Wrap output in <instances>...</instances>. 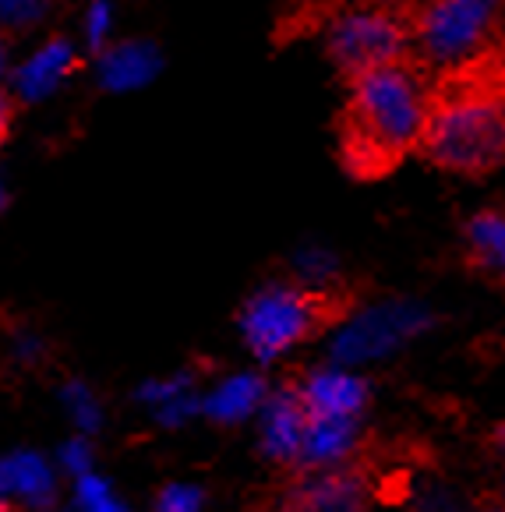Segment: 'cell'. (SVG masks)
<instances>
[{"label":"cell","instance_id":"obj_1","mask_svg":"<svg viewBox=\"0 0 505 512\" xmlns=\"http://www.w3.org/2000/svg\"><path fill=\"white\" fill-rule=\"evenodd\" d=\"M417 156L442 174L484 181L505 166V46L435 71Z\"/></svg>","mask_w":505,"mask_h":512},{"label":"cell","instance_id":"obj_2","mask_svg":"<svg viewBox=\"0 0 505 512\" xmlns=\"http://www.w3.org/2000/svg\"><path fill=\"white\" fill-rule=\"evenodd\" d=\"M431 71L417 57L385 64L347 85L336 113V159L357 184L389 181L424 135Z\"/></svg>","mask_w":505,"mask_h":512},{"label":"cell","instance_id":"obj_3","mask_svg":"<svg viewBox=\"0 0 505 512\" xmlns=\"http://www.w3.org/2000/svg\"><path fill=\"white\" fill-rule=\"evenodd\" d=\"M368 301L361 279L325 283H272L241 308V336L258 361H276L287 350L343 329Z\"/></svg>","mask_w":505,"mask_h":512},{"label":"cell","instance_id":"obj_4","mask_svg":"<svg viewBox=\"0 0 505 512\" xmlns=\"http://www.w3.org/2000/svg\"><path fill=\"white\" fill-rule=\"evenodd\" d=\"M414 57L435 71L505 46V0H424L410 11Z\"/></svg>","mask_w":505,"mask_h":512},{"label":"cell","instance_id":"obj_5","mask_svg":"<svg viewBox=\"0 0 505 512\" xmlns=\"http://www.w3.org/2000/svg\"><path fill=\"white\" fill-rule=\"evenodd\" d=\"M325 53L347 85L375 68L414 57L410 15L371 4H343L325 22Z\"/></svg>","mask_w":505,"mask_h":512},{"label":"cell","instance_id":"obj_6","mask_svg":"<svg viewBox=\"0 0 505 512\" xmlns=\"http://www.w3.org/2000/svg\"><path fill=\"white\" fill-rule=\"evenodd\" d=\"M375 502V460L371 438L340 467L290 470L279 484L251 502L248 512H371Z\"/></svg>","mask_w":505,"mask_h":512},{"label":"cell","instance_id":"obj_7","mask_svg":"<svg viewBox=\"0 0 505 512\" xmlns=\"http://www.w3.org/2000/svg\"><path fill=\"white\" fill-rule=\"evenodd\" d=\"M456 262L470 279L505 294V202L481 205L463 219Z\"/></svg>","mask_w":505,"mask_h":512},{"label":"cell","instance_id":"obj_8","mask_svg":"<svg viewBox=\"0 0 505 512\" xmlns=\"http://www.w3.org/2000/svg\"><path fill=\"white\" fill-rule=\"evenodd\" d=\"M308 407H304L301 392L294 382H283L269 400H265L262 417V452L272 463L287 470H297L304 449V435H308Z\"/></svg>","mask_w":505,"mask_h":512},{"label":"cell","instance_id":"obj_9","mask_svg":"<svg viewBox=\"0 0 505 512\" xmlns=\"http://www.w3.org/2000/svg\"><path fill=\"white\" fill-rule=\"evenodd\" d=\"M301 392L308 417H347L361 421L371 407V389L364 378L347 371H304L301 378H290Z\"/></svg>","mask_w":505,"mask_h":512},{"label":"cell","instance_id":"obj_10","mask_svg":"<svg viewBox=\"0 0 505 512\" xmlns=\"http://www.w3.org/2000/svg\"><path fill=\"white\" fill-rule=\"evenodd\" d=\"M75 71V46L68 39H46L43 46L25 57L15 71V92L22 99H43L50 96L64 78Z\"/></svg>","mask_w":505,"mask_h":512},{"label":"cell","instance_id":"obj_11","mask_svg":"<svg viewBox=\"0 0 505 512\" xmlns=\"http://www.w3.org/2000/svg\"><path fill=\"white\" fill-rule=\"evenodd\" d=\"M159 71V50L145 39H128V43L106 46L99 57V82L110 92H128L145 85Z\"/></svg>","mask_w":505,"mask_h":512},{"label":"cell","instance_id":"obj_12","mask_svg":"<svg viewBox=\"0 0 505 512\" xmlns=\"http://www.w3.org/2000/svg\"><path fill=\"white\" fill-rule=\"evenodd\" d=\"M417 318L410 308H392L382 311V315H371L350 332L347 339H340V357L350 361V357H371V354H382V347H396L403 336L417 329Z\"/></svg>","mask_w":505,"mask_h":512},{"label":"cell","instance_id":"obj_13","mask_svg":"<svg viewBox=\"0 0 505 512\" xmlns=\"http://www.w3.org/2000/svg\"><path fill=\"white\" fill-rule=\"evenodd\" d=\"M265 400H269V389H265L262 378L258 375H237V378H230L216 396H212L209 414L223 424H237L241 417H248L251 410Z\"/></svg>","mask_w":505,"mask_h":512},{"label":"cell","instance_id":"obj_14","mask_svg":"<svg viewBox=\"0 0 505 512\" xmlns=\"http://www.w3.org/2000/svg\"><path fill=\"white\" fill-rule=\"evenodd\" d=\"M0 491H18L29 502H46L50 498V474L32 456H18L11 463H0Z\"/></svg>","mask_w":505,"mask_h":512},{"label":"cell","instance_id":"obj_15","mask_svg":"<svg viewBox=\"0 0 505 512\" xmlns=\"http://www.w3.org/2000/svg\"><path fill=\"white\" fill-rule=\"evenodd\" d=\"M114 32V0H89L82 15V36L92 50H106Z\"/></svg>","mask_w":505,"mask_h":512},{"label":"cell","instance_id":"obj_16","mask_svg":"<svg viewBox=\"0 0 505 512\" xmlns=\"http://www.w3.org/2000/svg\"><path fill=\"white\" fill-rule=\"evenodd\" d=\"M46 11H50V0H0V25L29 29V25L43 22Z\"/></svg>","mask_w":505,"mask_h":512},{"label":"cell","instance_id":"obj_17","mask_svg":"<svg viewBox=\"0 0 505 512\" xmlns=\"http://www.w3.org/2000/svg\"><path fill=\"white\" fill-rule=\"evenodd\" d=\"M202 505V495L198 488H184V484H170V488L159 495V512H198Z\"/></svg>","mask_w":505,"mask_h":512},{"label":"cell","instance_id":"obj_18","mask_svg":"<svg viewBox=\"0 0 505 512\" xmlns=\"http://www.w3.org/2000/svg\"><path fill=\"white\" fill-rule=\"evenodd\" d=\"M470 512H505V491H481L470 498Z\"/></svg>","mask_w":505,"mask_h":512},{"label":"cell","instance_id":"obj_19","mask_svg":"<svg viewBox=\"0 0 505 512\" xmlns=\"http://www.w3.org/2000/svg\"><path fill=\"white\" fill-rule=\"evenodd\" d=\"M350 4H371V8H385V11H400V15H410L417 4L424 0H350Z\"/></svg>","mask_w":505,"mask_h":512},{"label":"cell","instance_id":"obj_20","mask_svg":"<svg viewBox=\"0 0 505 512\" xmlns=\"http://www.w3.org/2000/svg\"><path fill=\"white\" fill-rule=\"evenodd\" d=\"M89 512H124V509H121V505H114L110 498L103 495V498H96V502L89 505Z\"/></svg>","mask_w":505,"mask_h":512},{"label":"cell","instance_id":"obj_21","mask_svg":"<svg viewBox=\"0 0 505 512\" xmlns=\"http://www.w3.org/2000/svg\"><path fill=\"white\" fill-rule=\"evenodd\" d=\"M8 121H11V110H8V103L0 99V142H4V135H8Z\"/></svg>","mask_w":505,"mask_h":512},{"label":"cell","instance_id":"obj_22","mask_svg":"<svg viewBox=\"0 0 505 512\" xmlns=\"http://www.w3.org/2000/svg\"><path fill=\"white\" fill-rule=\"evenodd\" d=\"M0 75H4V43H0Z\"/></svg>","mask_w":505,"mask_h":512},{"label":"cell","instance_id":"obj_23","mask_svg":"<svg viewBox=\"0 0 505 512\" xmlns=\"http://www.w3.org/2000/svg\"><path fill=\"white\" fill-rule=\"evenodd\" d=\"M0 512H11V509H8V502H4V498H0Z\"/></svg>","mask_w":505,"mask_h":512},{"label":"cell","instance_id":"obj_24","mask_svg":"<svg viewBox=\"0 0 505 512\" xmlns=\"http://www.w3.org/2000/svg\"><path fill=\"white\" fill-rule=\"evenodd\" d=\"M0 205H4V191H0Z\"/></svg>","mask_w":505,"mask_h":512}]
</instances>
